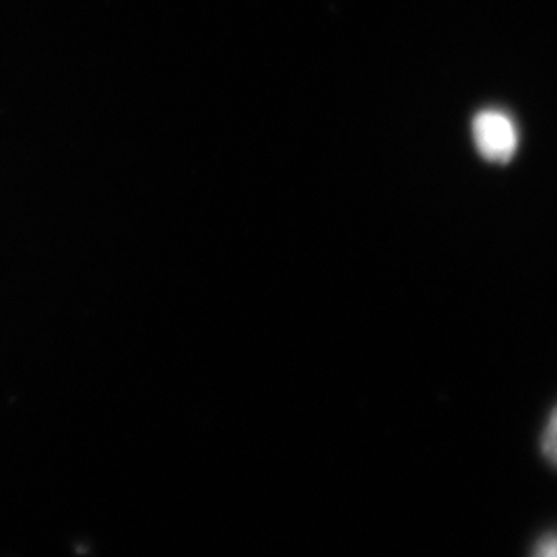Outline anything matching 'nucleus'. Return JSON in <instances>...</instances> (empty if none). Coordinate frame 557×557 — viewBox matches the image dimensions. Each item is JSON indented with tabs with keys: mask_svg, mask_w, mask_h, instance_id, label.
I'll list each match as a JSON object with an SVG mask.
<instances>
[{
	"mask_svg": "<svg viewBox=\"0 0 557 557\" xmlns=\"http://www.w3.org/2000/svg\"><path fill=\"white\" fill-rule=\"evenodd\" d=\"M473 139L485 160L508 161L518 147V131L512 119L498 110H485L473 120Z\"/></svg>",
	"mask_w": 557,
	"mask_h": 557,
	"instance_id": "f257e3e1",
	"label": "nucleus"
},
{
	"mask_svg": "<svg viewBox=\"0 0 557 557\" xmlns=\"http://www.w3.org/2000/svg\"><path fill=\"white\" fill-rule=\"evenodd\" d=\"M541 448H543V455L547 457V460L554 462L557 467V407L547 419L543 440H541Z\"/></svg>",
	"mask_w": 557,
	"mask_h": 557,
	"instance_id": "f03ea898",
	"label": "nucleus"
},
{
	"mask_svg": "<svg viewBox=\"0 0 557 557\" xmlns=\"http://www.w3.org/2000/svg\"><path fill=\"white\" fill-rule=\"evenodd\" d=\"M533 557H557V533L539 539Z\"/></svg>",
	"mask_w": 557,
	"mask_h": 557,
	"instance_id": "7ed1b4c3",
	"label": "nucleus"
}]
</instances>
